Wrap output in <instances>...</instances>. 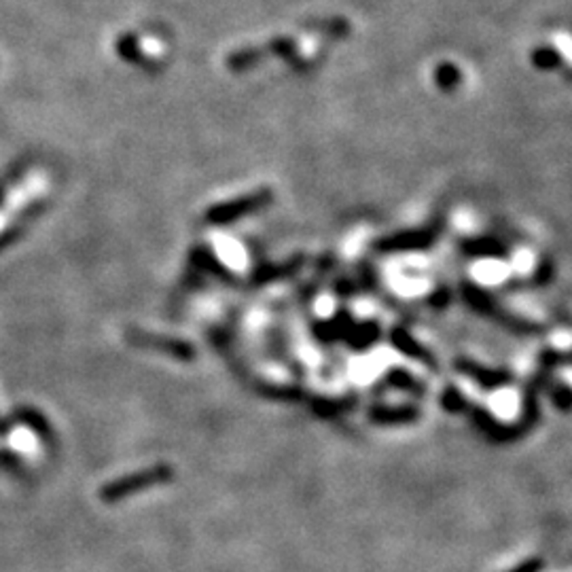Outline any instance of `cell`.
<instances>
[{
	"instance_id": "2",
	"label": "cell",
	"mask_w": 572,
	"mask_h": 572,
	"mask_svg": "<svg viewBox=\"0 0 572 572\" xmlns=\"http://www.w3.org/2000/svg\"><path fill=\"white\" fill-rule=\"evenodd\" d=\"M534 570H537V564H528V566H524V568H519L515 572H534Z\"/></svg>"
},
{
	"instance_id": "1",
	"label": "cell",
	"mask_w": 572,
	"mask_h": 572,
	"mask_svg": "<svg viewBox=\"0 0 572 572\" xmlns=\"http://www.w3.org/2000/svg\"><path fill=\"white\" fill-rule=\"evenodd\" d=\"M483 269H486V272L480 274L483 280L496 282L499 278H502V267L496 266V263H488V266H483Z\"/></svg>"
}]
</instances>
